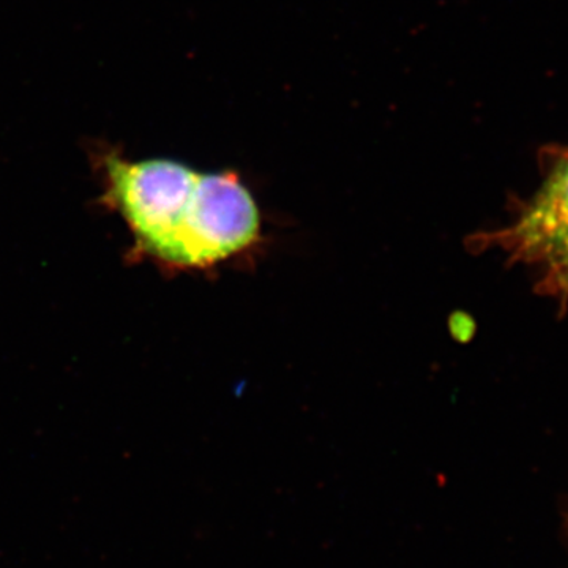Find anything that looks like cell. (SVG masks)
Listing matches in <instances>:
<instances>
[{
	"label": "cell",
	"instance_id": "1",
	"mask_svg": "<svg viewBox=\"0 0 568 568\" xmlns=\"http://www.w3.org/2000/svg\"><path fill=\"white\" fill-rule=\"evenodd\" d=\"M260 230L252 194L233 173L200 174L196 189L164 260L211 265L246 248Z\"/></svg>",
	"mask_w": 568,
	"mask_h": 568
},
{
	"label": "cell",
	"instance_id": "2",
	"mask_svg": "<svg viewBox=\"0 0 568 568\" xmlns=\"http://www.w3.org/2000/svg\"><path fill=\"white\" fill-rule=\"evenodd\" d=\"M110 193L142 244L163 256L196 189L200 174L170 160H104Z\"/></svg>",
	"mask_w": 568,
	"mask_h": 568
},
{
	"label": "cell",
	"instance_id": "3",
	"mask_svg": "<svg viewBox=\"0 0 568 568\" xmlns=\"http://www.w3.org/2000/svg\"><path fill=\"white\" fill-rule=\"evenodd\" d=\"M497 241L541 278L544 291L568 295V155L552 170L517 223Z\"/></svg>",
	"mask_w": 568,
	"mask_h": 568
}]
</instances>
